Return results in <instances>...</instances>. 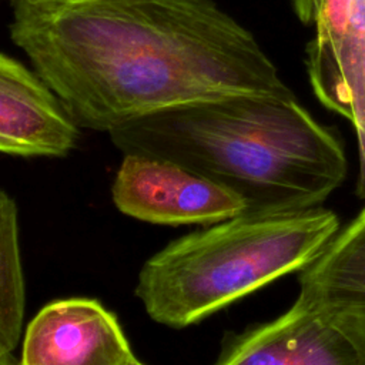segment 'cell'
Instances as JSON below:
<instances>
[{"label":"cell","instance_id":"cell-8","mask_svg":"<svg viewBox=\"0 0 365 365\" xmlns=\"http://www.w3.org/2000/svg\"><path fill=\"white\" fill-rule=\"evenodd\" d=\"M78 124L34 68L0 53V154L64 157Z\"/></svg>","mask_w":365,"mask_h":365},{"label":"cell","instance_id":"cell-3","mask_svg":"<svg viewBox=\"0 0 365 365\" xmlns=\"http://www.w3.org/2000/svg\"><path fill=\"white\" fill-rule=\"evenodd\" d=\"M339 231L321 207L241 212L178 238L141 268L135 295L157 322L182 328L312 264Z\"/></svg>","mask_w":365,"mask_h":365},{"label":"cell","instance_id":"cell-12","mask_svg":"<svg viewBox=\"0 0 365 365\" xmlns=\"http://www.w3.org/2000/svg\"><path fill=\"white\" fill-rule=\"evenodd\" d=\"M0 365H20L11 355V352H3L0 351Z\"/></svg>","mask_w":365,"mask_h":365},{"label":"cell","instance_id":"cell-2","mask_svg":"<svg viewBox=\"0 0 365 365\" xmlns=\"http://www.w3.org/2000/svg\"><path fill=\"white\" fill-rule=\"evenodd\" d=\"M108 135L124 154L168 160L225 185L244 201V212L319 207L346 175L339 140L295 96L175 107Z\"/></svg>","mask_w":365,"mask_h":365},{"label":"cell","instance_id":"cell-7","mask_svg":"<svg viewBox=\"0 0 365 365\" xmlns=\"http://www.w3.org/2000/svg\"><path fill=\"white\" fill-rule=\"evenodd\" d=\"M134 354L117 318L100 302L68 298L30 321L20 365H128Z\"/></svg>","mask_w":365,"mask_h":365},{"label":"cell","instance_id":"cell-6","mask_svg":"<svg viewBox=\"0 0 365 365\" xmlns=\"http://www.w3.org/2000/svg\"><path fill=\"white\" fill-rule=\"evenodd\" d=\"M307 47V73L317 98L355 128L356 191L365 198V0H322Z\"/></svg>","mask_w":365,"mask_h":365},{"label":"cell","instance_id":"cell-4","mask_svg":"<svg viewBox=\"0 0 365 365\" xmlns=\"http://www.w3.org/2000/svg\"><path fill=\"white\" fill-rule=\"evenodd\" d=\"M215 365H365V331L354 314L299 292L287 312L237 338Z\"/></svg>","mask_w":365,"mask_h":365},{"label":"cell","instance_id":"cell-13","mask_svg":"<svg viewBox=\"0 0 365 365\" xmlns=\"http://www.w3.org/2000/svg\"><path fill=\"white\" fill-rule=\"evenodd\" d=\"M128 365H144V364H141V362H140V361H138V359L134 356V358H133V359L128 362Z\"/></svg>","mask_w":365,"mask_h":365},{"label":"cell","instance_id":"cell-11","mask_svg":"<svg viewBox=\"0 0 365 365\" xmlns=\"http://www.w3.org/2000/svg\"><path fill=\"white\" fill-rule=\"evenodd\" d=\"M298 19L304 24H312L322 0H291Z\"/></svg>","mask_w":365,"mask_h":365},{"label":"cell","instance_id":"cell-5","mask_svg":"<svg viewBox=\"0 0 365 365\" xmlns=\"http://www.w3.org/2000/svg\"><path fill=\"white\" fill-rule=\"evenodd\" d=\"M113 200L125 215L168 225L215 224L245 211L244 201L225 185L143 154H124Z\"/></svg>","mask_w":365,"mask_h":365},{"label":"cell","instance_id":"cell-9","mask_svg":"<svg viewBox=\"0 0 365 365\" xmlns=\"http://www.w3.org/2000/svg\"><path fill=\"white\" fill-rule=\"evenodd\" d=\"M301 292L354 314L365 331V208L304 268Z\"/></svg>","mask_w":365,"mask_h":365},{"label":"cell","instance_id":"cell-10","mask_svg":"<svg viewBox=\"0 0 365 365\" xmlns=\"http://www.w3.org/2000/svg\"><path fill=\"white\" fill-rule=\"evenodd\" d=\"M24 305L26 285L17 205L0 188V351L3 352H11L19 344Z\"/></svg>","mask_w":365,"mask_h":365},{"label":"cell","instance_id":"cell-1","mask_svg":"<svg viewBox=\"0 0 365 365\" xmlns=\"http://www.w3.org/2000/svg\"><path fill=\"white\" fill-rule=\"evenodd\" d=\"M10 37L78 127L240 96L292 97L214 0H10Z\"/></svg>","mask_w":365,"mask_h":365}]
</instances>
